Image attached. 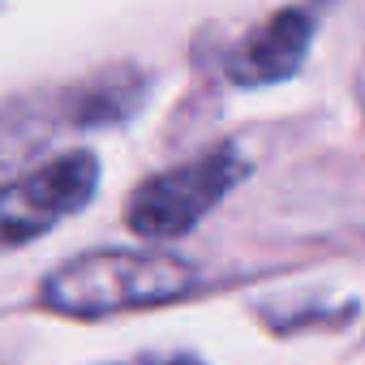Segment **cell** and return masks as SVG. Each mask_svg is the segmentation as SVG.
Here are the masks:
<instances>
[{
    "instance_id": "5b68a950",
    "label": "cell",
    "mask_w": 365,
    "mask_h": 365,
    "mask_svg": "<svg viewBox=\"0 0 365 365\" xmlns=\"http://www.w3.org/2000/svg\"><path fill=\"white\" fill-rule=\"evenodd\" d=\"M155 365H198L194 356H176V361H155Z\"/></svg>"
},
{
    "instance_id": "277c9868",
    "label": "cell",
    "mask_w": 365,
    "mask_h": 365,
    "mask_svg": "<svg viewBox=\"0 0 365 365\" xmlns=\"http://www.w3.org/2000/svg\"><path fill=\"white\" fill-rule=\"evenodd\" d=\"M314 39V18L305 9H284L275 18H267L262 26H254L224 61V73L237 86H271L284 82L301 69L305 52Z\"/></svg>"
},
{
    "instance_id": "7a4b0ae2",
    "label": "cell",
    "mask_w": 365,
    "mask_h": 365,
    "mask_svg": "<svg viewBox=\"0 0 365 365\" xmlns=\"http://www.w3.org/2000/svg\"><path fill=\"white\" fill-rule=\"evenodd\" d=\"M245 176V159L232 142H220L202 150L198 159L168 168L129 194L125 202V224L138 237L163 241V237H185L207 211L220 207V198Z\"/></svg>"
},
{
    "instance_id": "6da1fadb",
    "label": "cell",
    "mask_w": 365,
    "mask_h": 365,
    "mask_svg": "<svg viewBox=\"0 0 365 365\" xmlns=\"http://www.w3.org/2000/svg\"><path fill=\"white\" fill-rule=\"evenodd\" d=\"M194 288V267L155 250L78 254L43 279V305L69 318H103L120 309L163 305Z\"/></svg>"
},
{
    "instance_id": "3957f363",
    "label": "cell",
    "mask_w": 365,
    "mask_h": 365,
    "mask_svg": "<svg viewBox=\"0 0 365 365\" xmlns=\"http://www.w3.org/2000/svg\"><path fill=\"white\" fill-rule=\"evenodd\" d=\"M99 180V163L91 150H73L61 155L35 172H26L22 180L5 190L0 198V228H5L9 245H22L31 237H43L52 224H61L65 215L82 211L95 194Z\"/></svg>"
}]
</instances>
